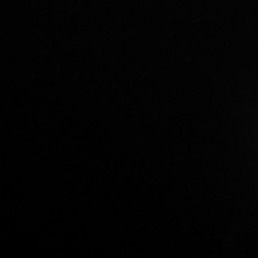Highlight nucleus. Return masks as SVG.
I'll return each instance as SVG.
<instances>
[]
</instances>
